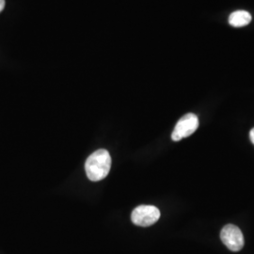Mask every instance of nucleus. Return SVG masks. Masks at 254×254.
<instances>
[{"label": "nucleus", "instance_id": "f257e3e1", "mask_svg": "<svg viewBox=\"0 0 254 254\" xmlns=\"http://www.w3.org/2000/svg\"><path fill=\"white\" fill-rule=\"evenodd\" d=\"M111 168V157L107 150L101 149L88 157L85 163V171L88 178L92 182L105 179Z\"/></svg>", "mask_w": 254, "mask_h": 254}, {"label": "nucleus", "instance_id": "f03ea898", "mask_svg": "<svg viewBox=\"0 0 254 254\" xmlns=\"http://www.w3.org/2000/svg\"><path fill=\"white\" fill-rule=\"evenodd\" d=\"M160 218V211L154 205H139L133 210L132 222L140 227H148L154 224Z\"/></svg>", "mask_w": 254, "mask_h": 254}, {"label": "nucleus", "instance_id": "7ed1b4c3", "mask_svg": "<svg viewBox=\"0 0 254 254\" xmlns=\"http://www.w3.org/2000/svg\"><path fill=\"white\" fill-rule=\"evenodd\" d=\"M199 127V118L193 113H188L183 116L174 127L172 138L174 141H179L185 137L191 136Z\"/></svg>", "mask_w": 254, "mask_h": 254}, {"label": "nucleus", "instance_id": "20e7f679", "mask_svg": "<svg viewBox=\"0 0 254 254\" xmlns=\"http://www.w3.org/2000/svg\"><path fill=\"white\" fill-rule=\"evenodd\" d=\"M220 239L222 243L232 252H239L244 247V236L239 228L228 224L222 228L220 232Z\"/></svg>", "mask_w": 254, "mask_h": 254}, {"label": "nucleus", "instance_id": "39448f33", "mask_svg": "<svg viewBox=\"0 0 254 254\" xmlns=\"http://www.w3.org/2000/svg\"><path fill=\"white\" fill-rule=\"evenodd\" d=\"M252 22V15L246 10H236L229 16V24L232 27H242Z\"/></svg>", "mask_w": 254, "mask_h": 254}, {"label": "nucleus", "instance_id": "423d86ee", "mask_svg": "<svg viewBox=\"0 0 254 254\" xmlns=\"http://www.w3.org/2000/svg\"><path fill=\"white\" fill-rule=\"evenodd\" d=\"M250 138H251L252 142L254 144V128H253V129L251 130V132H250Z\"/></svg>", "mask_w": 254, "mask_h": 254}, {"label": "nucleus", "instance_id": "0eeeda50", "mask_svg": "<svg viewBox=\"0 0 254 254\" xmlns=\"http://www.w3.org/2000/svg\"><path fill=\"white\" fill-rule=\"evenodd\" d=\"M5 0H0V12L5 8Z\"/></svg>", "mask_w": 254, "mask_h": 254}]
</instances>
